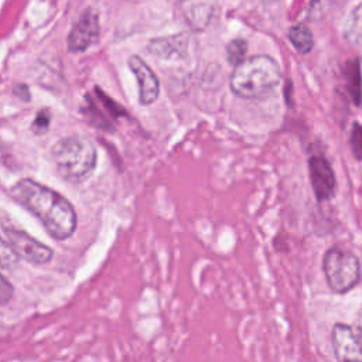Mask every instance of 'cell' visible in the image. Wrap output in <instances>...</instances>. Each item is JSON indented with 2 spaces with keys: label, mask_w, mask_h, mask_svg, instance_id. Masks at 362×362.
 <instances>
[{
  "label": "cell",
  "mask_w": 362,
  "mask_h": 362,
  "mask_svg": "<svg viewBox=\"0 0 362 362\" xmlns=\"http://www.w3.org/2000/svg\"><path fill=\"white\" fill-rule=\"evenodd\" d=\"M10 195L31 212L54 239L65 240L75 232L78 223L76 211L55 189L31 178H23L10 188Z\"/></svg>",
  "instance_id": "obj_1"
},
{
  "label": "cell",
  "mask_w": 362,
  "mask_h": 362,
  "mask_svg": "<svg viewBox=\"0 0 362 362\" xmlns=\"http://www.w3.org/2000/svg\"><path fill=\"white\" fill-rule=\"evenodd\" d=\"M281 69L270 55H253L233 68L229 88L242 99H264L280 85Z\"/></svg>",
  "instance_id": "obj_2"
},
{
  "label": "cell",
  "mask_w": 362,
  "mask_h": 362,
  "mask_svg": "<svg viewBox=\"0 0 362 362\" xmlns=\"http://www.w3.org/2000/svg\"><path fill=\"white\" fill-rule=\"evenodd\" d=\"M57 173L68 182L86 180L96 167L98 151L90 139L85 136H66L59 139L51 150Z\"/></svg>",
  "instance_id": "obj_3"
},
{
  "label": "cell",
  "mask_w": 362,
  "mask_h": 362,
  "mask_svg": "<svg viewBox=\"0 0 362 362\" xmlns=\"http://www.w3.org/2000/svg\"><path fill=\"white\" fill-rule=\"evenodd\" d=\"M322 272L327 286L332 293L345 294L361 280V263L358 256L345 247L331 246L322 257Z\"/></svg>",
  "instance_id": "obj_4"
},
{
  "label": "cell",
  "mask_w": 362,
  "mask_h": 362,
  "mask_svg": "<svg viewBox=\"0 0 362 362\" xmlns=\"http://www.w3.org/2000/svg\"><path fill=\"white\" fill-rule=\"evenodd\" d=\"M82 113L92 126L102 130H112L115 120L126 116V110L99 86H95L93 92L86 95V106L82 109Z\"/></svg>",
  "instance_id": "obj_5"
},
{
  "label": "cell",
  "mask_w": 362,
  "mask_h": 362,
  "mask_svg": "<svg viewBox=\"0 0 362 362\" xmlns=\"http://www.w3.org/2000/svg\"><path fill=\"white\" fill-rule=\"evenodd\" d=\"M3 230L6 233L8 245L13 247L18 257H23L33 264H45L52 259V249L42 242L34 239L27 232L11 226H3Z\"/></svg>",
  "instance_id": "obj_6"
},
{
  "label": "cell",
  "mask_w": 362,
  "mask_h": 362,
  "mask_svg": "<svg viewBox=\"0 0 362 362\" xmlns=\"http://www.w3.org/2000/svg\"><path fill=\"white\" fill-rule=\"evenodd\" d=\"M100 35V24L99 16L95 10H85L81 17L76 20L74 27L71 28L66 44L69 52H83L89 47L95 45L99 41Z\"/></svg>",
  "instance_id": "obj_7"
},
{
  "label": "cell",
  "mask_w": 362,
  "mask_h": 362,
  "mask_svg": "<svg viewBox=\"0 0 362 362\" xmlns=\"http://www.w3.org/2000/svg\"><path fill=\"white\" fill-rule=\"evenodd\" d=\"M308 173L314 197L318 202L329 201L335 195L337 177L331 163L322 154H314L308 158Z\"/></svg>",
  "instance_id": "obj_8"
},
{
  "label": "cell",
  "mask_w": 362,
  "mask_h": 362,
  "mask_svg": "<svg viewBox=\"0 0 362 362\" xmlns=\"http://www.w3.org/2000/svg\"><path fill=\"white\" fill-rule=\"evenodd\" d=\"M331 346L337 362H362V342L351 325L344 322L334 324Z\"/></svg>",
  "instance_id": "obj_9"
},
{
  "label": "cell",
  "mask_w": 362,
  "mask_h": 362,
  "mask_svg": "<svg viewBox=\"0 0 362 362\" xmlns=\"http://www.w3.org/2000/svg\"><path fill=\"white\" fill-rule=\"evenodd\" d=\"M127 65L137 81L140 105L147 106L156 102L160 95V82L157 75L150 68V65L139 55H132L127 61Z\"/></svg>",
  "instance_id": "obj_10"
},
{
  "label": "cell",
  "mask_w": 362,
  "mask_h": 362,
  "mask_svg": "<svg viewBox=\"0 0 362 362\" xmlns=\"http://www.w3.org/2000/svg\"><path fill=\"white\" fill-rule=\"evenodd\" d=\"M187 47L188 35L185 33H181L171 37L154 38L148 42L147 49L148 52L158 55L160 58H182L187 54Z\"/></svg>",
  "instance_id": "obj_11"
},
{
  "label": "cell",
  "mask_w": 362,
  "mask_h": 362,
  "mask_svg": "<svg viewBox=\"0 0 362 362\" xmlns=\"http://www.w3.org/2000/svg\"><path fill=\"white\" fill-rule=\"evenodd\" d=\"M346 90L351 96L354 105L359 106L362 102V72H361V58L348 59L344 68Z\"/></svg>",
  "instance_id": "obj_12"
},
{
  "label": "cell",
  "mask_w": 362,
  "mask_h": 362,
  "mask_svg": "<svg viewBox=\"0 0 362 362\" xmlns=\"http://www.w3.org/2000/svg\"><path fill=\"white\" fill-rule=\"evenodd\" d=\"M287 38L294 49L301 55H307L314 49L315 40L313 31L304 21L293 24L287 31Z\"/></svg>",
  "instance_id": "obj_13"
},
{
  "label": "cell",
  "mask_w": 362,
  "mask_h": 362,
  "mask_svg": "<svg viewBox=\"0 0 362 362\" xmlns=\"http://www.w3.org/2000/svg\"><path fill=\"white\" fill-rule=\"evenodd\" d=\"M187 17L191 21V24L195 28H205L208 23L212 18L214 14V4L211 3H197V4H189L187 10Z\"/></svg>",
  "instance_id": "obj_14"
},
{
  "label": "cell",
  "mask_w": 362,
  "mask_h": 362,
  "mask_svg": "<svg viewBox=\"0 0 362 362\" xmlns=\"http://www.w3.org/2000/svg\"><path fill=\"white\" fill-rule=\"evenodd\" d=\"M345 37L348 41L362 48V3L351 11L345 25Z\"/></svg>",
  "instance_id": "obj_15"
},
{
  "label": "cell",
  "mask_w": 362,
  "mask_h": 362,
  "mask_svg": "<svg viewBox=\"0 0 362 362\" xmlns=\"http://www.w3.org/2000/svg\"><path fill=\"white\" fill-rule=\"evenodd\" d=\"M225 52H226L228 62L235 68L246 59L245 57H246V52H247V41L245 38L236 37V38L230 40L226 44Z\"/></svg>",
  "instance_id": "obj_16"
},
{
  "label": "cell",
  "mask_w": 362,
  "mask_h": 362,
  "mask_svg": "<svg viewBox=\"0 0 362 362\" xmlns=\"http://www.w3.org/2000/svg\"><path fill=\"white\" fill-rule=\"evenodd\" d=\"M18 259L20 257L13 250V247L0 236V269L14 270L18 264Z\"/></svg>",
  "instance_id": "obj_17"
},
{
  "label": "cell",
  "mask_w": 362,
  "mask_h": 362,
  "mask_svg": "<svg viewBox=\"0 0 362 362\" xmlns=\"http://www.w3.org/2000/svg\"><path fill=\"white\" fill-rule=\"evenodd\" d=\"M349 146L354 157L358 161H362V124L354 122L349 130Z\"/></svg>",
  "instance_id": "obj_18"
},
{
  "label": "cell",
  "mask_w": 362,
  "mask_h": 362,
  "mask_svg": "<svg viewBox=\"0 0 362 362\" xmlns=\"http://www.w3.org/2000/svg\"><path fill=\"white\" fill-rule=\"evenodd\" d=\"M51 123V113L48 109H41L37 112L33 124H31V132L35 134H44L49 129Z\"/></svg>",
  "instance_id": "obj_19"
},
{
  "label": "cell",
  "mask_w": 362,
  "mask_h": 362,
  "mask_svg": "<svg viewBox=\"0 0 362 362\" xmlns=\"http://www.w3.org/2000/svg\"><path fill=\"white\" fill-rule=\"evenodd\" d=\"M14 296V287L11 283L0 273V305H6Z\"/></svg>",
  "instance_id": "obj_20"
},
{
  "label": "cell",
  "mask_w": 362,
  "mask_h": 362,
  "mask_svg": "<svg viewBox=\"0 0 362 362\" xmlns=\"http://www.w3.org/2000/svg\"><path fill=\"white\" fill-rule=\"evenodd\" d=\"M14 95L18 96V98H20L21 100H24V102H28L30 98H31L30 89H28V86L24 85V83H20V85L14 86Z\"/></svg>",
  "instance_id": "obj_21"
},
{
  "label": "cell",
  "mask_w": 362,
  "mask_h": 362,
  "mask_svg": "<svg viewBox=\"0 0 362 362\" xmlns=\"http://www.w3.org/2000/svg\"><path fill=\"white\" fill-rule=\"evenodd\" d=\"M355 332H356V335L359 337V339L362 342V307L359 308L356 320H355Z\"/></svg>",
  "instance_id": "obj_22"
},
{
  "label": "cell",
  "mask_w": 362,
  "mask_h": 362,
  "mask_svg": "<svg viewBox=\"0 0 362 362\" xmlns=\"http://www.w3.org/2000/svg\"><path fill=\"white\" fill-rule=\"evenodd\" d=\"M290 93H291V82H290V81H286L284 96H286V102H287L288 105H291V98H290Z\"/></svg>",
  "instance_id": "obj_23"
}]
</instances>
